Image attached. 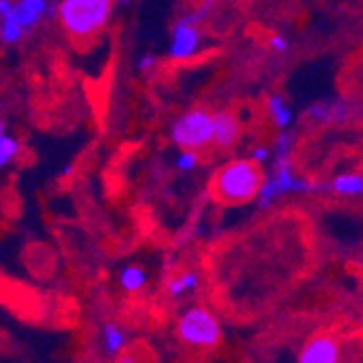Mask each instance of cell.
Here are the masks:
<instances>
[{"mask_svg": "<svg viewBox=\"0 0 363 363\" xmlns=\"http://www.w3.org/2000/svg\"><path fill=\"white\" fill-rule=\"evenodd\" d=\"M263 174L259 168V161L255 159H238L230 161L218 170L211 181V194L220 203L238 205L248 203L261 191Z\"/></svg>", "mask_w": 363, "mask_h": 363, "instance_id": "6da1fadb", "label": "cell"}, {"mask_svg": "<svg viewBox=\"0 0 363 363\" xmlns=\"http://www.w3.org/2000/svg\"><path fill=\"white\" fill-rule=\"evenodd\" d=\"M113 0H61L57 7L63 30L74 40H89L98 35L109 22Z\"/></svg>", "mask_w": 363, "mask_h": 363, "instance_id": "7a4b0ae2", "label": "cell"}, {"mask_svg": "<svg viewBox=\"0 0 363 363\" xmlns=\"http://www.w3.org/2000/svg\"><path fill=\"white\" fill-rule=\"evenodd\" d=\"M179 337L194 348H211L220 342L222 331L218 320L207 309L194 307L179 320Z\"/></svg>", "mask_w": 363, "mask_h": 363, "instance_id": "3957f363", "label": "cell"}, {"mask_svg": "<svg viewBox=\"0 0 363 363\" xmlns=\"http://www.w3.org/2000/svg\"><path fill=\"white\" fill-rule=\"evenodd\" d=\"M174 142L185 150H198L213 140V116L205 109H194L177 120L172 128Z\"/></svg>", "mask_w": 363, "mask_h": 363, "instance_id": "277c9868", "label": "cell"}, {"mask_svg": "<svg viewBox=\"0 0 363 363\" xmlns=\"http://www.w3.org/2000/svg\"><path fill=\"white\" fill-rule=\"evenodd\" d=\"M242 133V126L240 120L233 111H220L213 113V142L220 148H228L238 142Z\"/></svg>", "mask_w": 363, "mask_h": 363, "instance_id": "5b68a950", "label": "cell"}, {"mask_svg": "<svg viewBox=\"0 0 363 363\" xmlns=\"http://www.w3.org/2000/svg\"><path fill=\"white\" fill-rule=\"evenodd\" d=\"M198 46V30H196V24L189 22L187 18H183L177 28H174V40H172V46H170V55L174 59H185L189 55H194Z\"/></svg>", "mask_w": 363, "mask_h": 363, "instance_id": "8992f818", "label": "cell"}, {"mask_svg": "<svg viewBox=\"0 0 363 363\" xmlns=\"http://www.w3.org/2000/svg\"><path fill=\"white\" fill-rule=\"evenodd\" d=\"M337 344L331 337H313L301 352V363H337Z\"/></svg>", "mask_w": 363, "mask_h": 363, "instance_id": "52a82bcc", "label": "cell"}, {"mask_svg": "<svg viewBox=\"0 0 363 363\" xmlns=\"http://www.w3.org/2000/svg\"><path fill=\"white\" fill-rule=\"evenodd\" d=\"M13 16L26 33L35 28L48 13V0H13Z\"/></svg>", "mask_w": 363, "mask_h": 363, "instance_id": "ba28073f", "label": "cell"}, {"mask_svg": "<svg viewBox=\"0 0 363 363\" xmlns=\"http://www.w3.org/2000/svg\"><path fill=\"white\" fill-rule=\"evenodd\" d=\"M101 344L105 348L107 354L116 357V354H122V350L126 348V333L118 324H105L103 331H101Z\"/></svg>", "mask_w": 363, "mask_h": 363, "instance_id": "9c48e42d", "label": "cell"}, {"mask_svg": "<svg viewBox=\"0 0 363 363\" xmlns=\"http://www.w3.org/2000/svg\"><path fill=\"white\" fill-rule=\"evenodd\" d=\"M196 287H198V274L191 272V270H187V272H183V274H179V277H174V279H170V283H168V294L177 301V298H181L183 294L194 291Z\"/></svg>", "mask_w": 363, "mask_h": 363, "instance_id": "30bf717a", "label": "cell"}, {"mask_svg": "<svg viewBox=\"0 0 363 363\" xmlns=\"http://www.w3.org/2000/svg\"><path fill=\"white\" fill-rule=\"evenodd\" d=\"M146 279L148 277H146L144 268H140V266H126L120 272V285L126 291H140L146 285Z\"/></svg>", "mask_w": 363, "mask_h": 363, "instance_id": "8fae6325", "label": "cell"}, {"mask_svg": "<svg viewBox=\"0 0 363 363\" xmlns=\"http://www.w3.org/2000/svg\"><path fill=\"white\" fill-rule=\"evenodd\" d=\"M328 189H333L335 194H363V177L359 174H342L337 177Z\"/></svg>", "mask_w": 363, "mask_h": 363, "instance_id": "7c38bea8", "label": "cell"}, {"mask_svg": "<svg viewBox=\"0 0 363 363\" xmlns=\"http://www.w3.org/2000/svg\"><path fill=\"white\" fill-rule=\"evenodd\" d=\"M18 152H20V142L9 133H0V170L9 166L18 157Z\"/></svg>", "mask_w": 363, "mask_h": 363, "instance_id": "4fadbf2b", "label": "cell"}, {"mask_svg": "<svg viewBox=\"0 0 363 363\" xmlns=\"http://www.w3.org/2000/svg\"><path fill=\"white\" fill-rule=\"evenodd\" d=\"M268 109H270L272 120H274L277 126H287V124H289L291 111H289V107L285 105V101H283L281 96H272V98H270V101H268Z\"/></svg>", "mask_w": 363, "mask_h": 363, "instance_id": "5bb4252c", "label": "cell"}, {"mask_svg": "<svg viewBox=\"0 0 363 363\" xmlns=\"http://www.w3.org/2000/svg\"><path fill=\"white\" fill-rule=\"evenodd\" d=\"M196 163H198L196 152H194V150H185V152L181 155V159H179V168H181V170H191V168H196Z\"/></svg>", "mask_w": 363, "mask_h": 363, "instance_id": "9a60e30c", "label": "cell"}, {"mask_svg": "<svg viewBox=\"0 0 363 363\" xmlns=\"http://www.w3.org/2000/svg\"><path fill=\"white\" fill-rule=\"evenodd\" d=\"M152 65H155V57H152V55H146V57L140 59L138 68H140V70H148V68H152Z\"/></svg>", "mask_w": 363, "mask_h": 363, "instance_id": "2e32d148", "label": "cell"}, {"mask_svg": "<svg viewBox=\"0 0 363 363\" xmlns=\"http://www.w3.org/2000/svg\"><path fill=\"white\" fill-rule=\"evenodd\" d=\"M270 44H272V48H274V50H279V52H283V50L287 48V42H285L281 35H274V38L270 40Z\"/></svg>", "mask_w": 363, "mask_h": 363, "instance_id": "e0dca14e", "label": "cell"}, {"mask_svg": "<svg viewBox=\"0 0 363 363\" xmlns=\"http://www.w3.org/2000/svg\"><path fill=\"white\" fill-rule=\"evenodd\" d=\"M116 363H138V359H135V354L124 352V354H120V357H118V361H116Z\"/></svg>", "mask_w": 363, "mask_h": 363, "instance_id": "ac0fdd59", "label": "cell"}, {"mask_svg": "<svg viewBox=\"0 0 363 363\" xmlns=\"http://www.w3.org/2000/svg\"><path fill=\"white\" fill-rule=\"evenodd\" d=\"M266 157H268V150L266 148H257L255 150V161H263Z\"/></svg>", "mask_w": 363, "mask_h": 363, "instance_id": "d6986e66", "label": "cell"}, {"mask_svg": "<svg viewBox=\"0 0 363 363\" xmlns=\"http://www.w3.org/2000/svg\"><path fill=\"white\" fill-rule=\"evenodd\" d=\"M0 133H7V124H5V120H0Z\"/></svg>", "mask_w": 363, "mask_h": 363, "instance_id": "ffe728a7", "label": "cell"}, {"mask_svg": "<svg viewBox=\"0 0 363 363\" xmlns=\"http://www.w3.org/2000/svg\"><path fill=\"white\" fill-rule=\"evenodd\" d=\"M120 3H122V5H126V3H128V0H120Z\"/></svg>", "mask_w": 363, "mask_h": 363, "instance_id": "44dd1931", "label": "cell"}]
</instances>
